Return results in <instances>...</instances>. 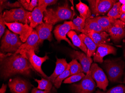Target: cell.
Segmentation results:
<instances>
[{
    "label": "cell",
    "instance_id": "obj_17",
    "mask_svg": "<svg viewBox=\"0 0 125 93\" xmlns=\"http://www.w3.org/2000/svg\"><path fill=\"white\" fill-rule=\"evenodd\" d=\"M71 57L73 59L79 61L83 67L84 73L87 74L90 71V68L93 63L91 57L87 56L85 53L74 50L71 52Z\"/></svg>",
    "mask_w": 125,
    "mask_h": 93
},
{
    "label": "cell",
    "instance_id": "obj_22",
    "mask_svg": "<svg viewBox=\"0 0 125 93\" xmlns=\"http://www.w3.org/2000/svg\"><path fill=\"white\" fill-rule=\"evenodd\" d=\"M82 42L86 45L87 49V56L89 57L93 56L95 53L98 46L90 38L83 33L81 34L78 35Z\"/></svg>",
    "mask_w": 125,
    "mask_h": 93
},
{
    "label": "cell",
    "instance_id": "obj_25",
    "mask_svg": "<svg viewBox=\"0 0 125 93\" xmlns=\"http://www.w3.org/2000/svg\"><path fill=\"white\" fill-rule=\"evenodd\" d=\"M76 8L80 14V17L86 20L92 17V12L89 7L86 4L79 0V3L76 4Z\"/></svg>",
    "mask_w": 125,
    "mask_h": 93
},
{
    "label": "cell",
    "instance_id": "obj_31",
    "mask_svg": "<svg viewBox=\"0 0 125 93\" xmlns=\"http://www.w3.org/2000/svg\"><path fill=\"white\" fill-rule=\"evenodd\" d=\"M0 14H2V11L5 9H10L17 7H21V4L19 1H17L14 3H10L7 0H0Z\"/></svg>",
    "mask_w": 125,
    "mask_h": 93
},
{
    "label": "cell",
    "instance_id": "obj_27",
    "mask_svg": "<svg viewBox=\"0 0 125 93\" xmlns=\"http://www.w3.org/2000/svg\"><path fill=\"white\" fill-rule=\"evenodd\" d=\"M69 65L70 66V76L83 73L82 65L76 59H72Z\"/></svg>",
    "mask_w": 125,
    "mask_h": 93
},
{
    "label": "cell",
    "instance_id": "obj_1",
    "mask_svg": "<svg viewBox=\"0 0 125 93\" xmlns=\"http://www.w3.org/2000/svg\"><path fill=\"white\" fill-rule=\"evenodd\" d=\"M2 76L4 79L17 74L30 76L31 69L34 70L27 58L20 54H13L1 61Z\"/></svg>",
    "mask_w": 125,
    "mask_h": 93
},
{
    "label": "cell",
    "instance_id": "obj_15",
    "mask_svg": "<svg viewBox=\"0 0 125 93\" xmlns=\"http://www.w3.org/2000/svg\"><path fill=\"white\" fill-rule=\"evenodd\" d=\"M116 48L110 45L102 44L98 46L95 54L93 56V60L95 62L102 63L104 62L103 58L110 54L115 55Z\"/></svg>",
    "mask_w": 125,
    "mask_h": 93
},
{
    "label": "cell",
    "instance_id": "obj_42",
    "mask_svg": "<svg viewBox=\"0 0 125 93\" xmlns=\"http://www.w3.org/2000/svg\"><path fill=\"white\" fill-rule=\"evenodd\" d=\"M124 44V57L125 59V39H124L123 40Z\"/></svg>",
    "mask_w": 125,
    "mask_h": 93
},
{
    "label": "cell",
    "instance_id": "obj_23",
    "mask_svg": "<svg viewBox=\"0 0 125 93\" xmlns=\"http://www.w3.org/2000/svg\"><path fill=\"white\" fill-rule=\"evenodd\" d=\"M67 35L71 40L74 46L80 49L87 55L88 50L87 47L82 42L76 33L74 31L71 30L67 33Z\"/></svg>",
    "mask_w": 125,
    "mask_h": 93
},
{
    "label": "cell",
    "instance_id": "obj_35",
    "mask_svg": "<svg viewBox=\"0 0 125 93\" xmlns=\"http://www.w3.org/2000/svg\"><path fill=\"white\" fill-rule=\"evenodd\" d=\"M57 0H39L38 6L41 5L48 6L54 5L57 2Z\"/></svg>",
    "mask_w": 125,
    "mask_h": 93
},
{
    "label": "cell",
    "instance_id": "obj_44",
    "mask_svg": "<svg viewBox=\"0 0 125 93\" xmlns=\"http://www.w3.org/2000/svg\"><path fill=\"white\" fill-rule=\"evenodd\" d=\"M123 83L124 84H125V73H124V78L123 82Z\"/></svg>",
    "mask_w": 125,
    "mask_h": 93
},
{
    "label": "cell",
    "instance_id": "obj_28",
    "mask_svg": "<svg viewBox=\"0 0 125 93\" xmlns=\"http://www.w3.org/2000/svg\"><path fill=\"white\" fill-rule=\"evenodd\" d=\"M35 81L38 83L37 88L42 90L50 91L52 88V84L50 80L42 78L41 80L34 79Z\"/></svg>",
    "mask_w": 125,
    "mask_h": 93
},
{
    "label": "cell",
    "instance_id": "obj_26",
    "mask_svg": "<svg viewBox=\"0 0 125 93\" xmlns=\"http://www.w3.org/2000/svg\"><path fill=\"white\" fill-rule=\"evenodd\" d=\"M121 5L122 4L119 1L116 2L107 13V16L114 19H120L123 14L121 10Z\"/></svg>",
    "mask_w": 125,
    "mask_h": 93
},
{
    "label": "cell",
    "instance_id": "obj_5",
    "mask_svg": "<svg viewBox=\"0 0 125 93\" xmlns=\"http://www.w3.org/2000/svg\"><path fill=\"white\" fill-rule=\"evenodd\" d=\"M31 12L26 10L23 7L14 8L4 11L3 16L4 21L7 23L19 22L24 24L29 23V17Z\"/></svg>",
    "mask_w": 125,
    "mask_h": 93
},
{
    "label": "cell",
    "instance_id": "obj_36",
    "mask_svg": "<svg viewBox=\"0 0 125 93\" xmlns=\"http://www.w3.org/2000/svg\"><path fill=\"white\" fill-rule=\"evenodd\" d=\"M3 14L0 15V38H1L5 33L6 29Z\"/></svg>",
    "mask_w": 125,
    "mask_h": 93
},
{
    "label": "cell",
    "instance_id": "obj_16",
    "mask_svg": "<svg viewBox=\"0 0 125 93\" xmlns=\"http://www.w3.org/2000/svg\"><path fill=\"white\" fill-rule=\"evenodd\" d=\"M47 6L41 5L36 7L31 12L29 20L30 26L31 28H36L37 26L42 24L43 18V13L47 9Z\"/></svg>",
    "mask_w": 125,
    "mask_h": 93
},
{
    "label": "cell",
    "instance_id": "obj_38",
    "mask_svg": "<svg viewBox=\"0 0 125 93\" xmlns=\"http://www.w3.org/2000/svg\"><path fill=\"white\" fill-rule=\"evenodd\" d=\"M13 54L11 53H8L7 54H5L3 53L0 52V62L2 61L3 59H5V58L9 56H11Z\"/></svg>",
    "mask_w": 125,
    "mask_h": 93
},
{
    "label": "cell",
    "instance_id": "obj_30",
    "mask_svg": "<svg viewBox=\"0 0 125 93\" xmlns=\"http://www.w3.org/2000/svg\"><path fill=\"white\" fill-rule=\"evenodd\" d=\"M19 2L21 4L22 7L27 10L32 11L38 5L39 0H20Z\"/></svg>",
    "mask_w": 125,
    "mask_h": 93
},
{
    "label": "cell",
    "instance_id": "obj_21",
    "mask_svg": "<svg viewBox=\"0 0 125 93\" xmlns=\"http://www.w3.org/2000/svg\"><path fill=\"white\" fill-rule=\"evenodd\" d=\"M94 31L101 32L104 31L103 29L99 25L94 17H91L85 20V28L83 29V34L87 35L89 32Z\"/></svg>",
    "mask_w": 125,
    "mask_h": 93
},
{
    "label": "cell",
    "instance_id": "obj_14",
    "mask_svg": "<svg viewBox=\"0 0 125 93\" xmlns=\"http://www.w3.org/2000/svg\"><path fill=\"white\" fill-rule=\"evenodd\" d=\"M8 84L12 93H28L31 88L27 81L18 77L10 79Z\"/></svg>",
    "mask_w": 125,
    "mask_h": 93
},
{
    "label": "cell",
    "instance_id": "obj_3",
    "mask_svg": "<svg viewBox=\"0 0 125 93\" xmlns=\"http://www.w3.org/2000/svg\"><path fill=\"white\" fill-rule=\"evenodd\" d=\"M103 66L111 82L122 83L125 63L121 58L106 59L104 61Z\"/></svg>",
    "mask_w": 125,
    "mask_h": 93
},
{
    "label": "cell",
    "instance_id": "obj_20",
    "mask_svg": "<svg viewBox=\"0 0 125 93\" xmlns=\"http://www.w3.org/2000/svg\"><path fill=\"white\" fill-rule=\"evenodd\" d=\"M56 66L54 72L48 77V80L52 84H54L56 78L66 70L69 65L66 59H58L57 57H56Z\"/></svg>",
    "mask_w": 125,
    "mask_h": 93
},
{
    "label": "cell",
    "instance_id": "obj_8",
    "mask_svg": "<svg viewBox=\"0 0 125 93\" xmlns=\"http://www.w3.org/2000/svg\"><path fill=\"white\" fill-rule=\"evenodd\" d=\"M72 86L76 93H93L96 87L91 71L86 74L80 83L74 84Z\"/></svg>",
    "mask_w": 125,
    "mask_h": 93
},
{
    "label": "cell",
    "instance_id": "obj_37",
    "mask_svg": "<svg viewBox=\"0 0 125 93\" xmlns=\"http://www.w3.org/2000/svg\"><path fill=\"white\" fill-rule=\"evenodd\" d=\"M31 93H51V92L50 91H43L37 88H34L32 89Z\"/></svg>",
    "mask_w": 125,
    "mask_h": 93
},
{
    "label": "cell",
    "instance_id": "obj_10",
    "mask_svg": "<svg viewBox=\"0 0 125 93\" xmlns=\"http://www.w3.org/2000/svg\"><path fill=\"white\" fill-rule=\"evenodd\" d=\"M92 77L96 82L97 86L103 91H106L107 87L108 85L109 82L103 70L95 63H93L90 68Z\"/></svg>",
    "mask_w": 125,
    "mask_h": 93
},
{
    "label": "cell",
    "instance_id": "obj_4",
    "mask_svg": "<svg viewBox=\"0 0 125 93\" xmlns=\"http://www.w3.org/2000/svg\"><path fill=\"white\" fill-rule=\"evenodd\" d=\"M22 43L18 34L7 30L1 41L0 52L15 53Z\"/></svg>",
    "mask_w": 125,
    "mask_h": 93
},
{
    "label": "cell",
    "instance_id": "obj_18",
    "mask_svg": "<svg viewBox=\"0 0 125 93\" xmlns=\"http://www.w3.org/2000/svg\"><path fill=\"white\" fill-rule=\"evenodd\" d=\"M52 28L53 25L46 23L39 25L36 27V31L39 38V45L42 44L45 40H48L50 42L52 41Z\"/></svg>",
    "mask_w": 125,
    "mask_h": 93
},
{
    "label": "cell",
    "instance_id": "obj_43",
    "mask_svg": "<svg viewBox=\"0 0 125 93\" xmlns=\"http://www.w3.org/2000/svg\"><path fill=\"white\" fill-rule=\"evenodd\" d=\"M119 2L121 3L122 5L125 4V0H119Z\"/></svg>",
    "mask_w": 125,
    "mask_h": 93
},
{
    "label": "cell",
    "instance_id": "obj_29",
    "mask_svg": "<svg viewBox=\"0 0 125 93\" xmlns=\"http://www.w3.org/2000/svg\"><path fill=\"white\" fill-rule=\"evenodd\" d=\"M69 76H70V66L69 65H68V67L66 70L59 76L55 80L53 84L55 88H60L62 81Z\"/></svg>",
    "mask_w": 125,
    "mask_h": 93
},
{
    "label": "cell",
    "instance_id": "obj_6",
    "mask_svg": "<svg viewBox=\"0 0 125 93\" xmlns=\"http://www.w3.org/2000/svg\"><path fill=\"white\" fill-rule=\"evenodd\" d=\"M87 1L93 14L96 17L107 14L117 2L115 0H88Z\"/></svg>",
    "mask_w": 125,
    "mask_h": 93
},
{
    "label": "cell",
    "instance_id": "obj_9",
    "mask_svg": "<svg viewBox=\"0 0 125 93\" xmlns=\"http://www.w3.org/2000/svg\"><path fill=\"white\" fill-rule=\"evenodd\" d=\"M5 24L10 31L19 35L20 39L23 42L26 41L33 30L28 24H23L19 22L7 23L5 22Z\"/></svg>",
    "mask_w": 125,
    "mask_h": 93
},
{
    "label": "cell",
    "instance_id": "obj_11",
    "mask_svg": "<svg viewBox=\"0 0 125 93\" xmlns=\"http://www.w3.org/2000/svg\"><path fill=\"white\" fill-rule=\"evenodd\" d=\"M26 57L34 70L42 76L45 79L48 80L49 77L45 74L42 69L43 63L49 59V57L47 54L43 57H40L35 54V50L31 49L27 53Z\"/></svg>",
    "mask_w": 125,
    "mask_h": 93
},
{
    "label": "cell",
    "instance_id": "obj_32",
    "mask_svg": "<svg viewBox=\"0 0 125 93\" xmlns=\"http://www.w3.org/2000/svg\"><path fill=\"white\" fill-rule=\"evenodd\" d=\"M72 22L75 27V31L83 33L85 24V20L83 19L80 17H77L73 20Z\"/></svg>",
    "mask_w": 125,
    "mask_h": 93
},
{
    "label": "cell",
    "instance_id": "obj_34",
    "mask_svg": "<svg viewBox=\"0 0 125 93\" xmlns=\"http://www.w3.org/2000/svg\"><path fill=\"white\" fill-rule=\"evenodd\" d=\"M95 93H125V86L123 85H118L110 89L106 92L98 90Z\"/></svg>",
    "mask_w": 125,
    "mask_h": 93
},
{
    "label": "cell",
    "instance_id": "obj_24",
    "mask_svg": "<svg viewBox=\"0 0 125 93\" xmlns=\"http://www.w3.org/2000/svg\"><path fill=\"white\" fill-rule=\"evenodd\" d=\"M94 18L104 31L106 32H107L116 20L108 16H97Z\"/></svg>",
    "mask_w": 125,
    "mask_h": 93
},
{
    "label": "cell",
    "instance_id": "obj_12",
    "mask_svg": "<svg viewBox=\"0 0 125 93\" xmlns=\"http://www.w3.org/2000/svg\"><path fill=\"white\" fill-rule=\"evenodd\" d=\"M39 38L36 31L33 30L31 34L27 38L25 43H23L21 45L19 50L14 54H20L27 58L26 53L28 51L31 49L37 51L39 45Z\"/></svg>",
    "mask_w": 125,
    "mask_h": 93
},
{
    "label": "cell",
    "instance_id": "obj_33",
    "mask_svg": "<svg viewBox=\"0 0 125 93\" xmlns=\"http://www.w3.org/2000/svg\"><path fill=\"white\" fill-rule=\"evenodd\" d=\"M85 76V75L84 73L73 75L65 79L63 83L64 84H72L78 82L82 80Z\"/></svg>",
    "mask_w": 125,
    "mask_h": 93
},
{
    "label": "cell",
    "instance_id": "obj_13",
    "mask_svg": "<svg viewBox=\"0 0 125 93\" xmlns=\"http://www.w3.org/2000/svg\"><path fill=\"white\" fill-rule=\"evenodd\" d=\"M111 39L115 43H118L125 38V25L120 19H116L114 24L109 29Z\"/></svg>",
    "mask_w": 125,
    "mask_h": 93
},
{
    "label": "cell",
    "instance_id": "obj_7",
    "mask_svg": "<svg viewBox=\"0 0 125 93\" xmlns=\"http://www.w3.org/2000/svg\"><path fill=\"white\" fill-rule=\"evenodd\" d=\"M73 30H76V28L72 21H66L63 24H60L55 27L54 31V35L57 42L59 43L62 40L65 41L73 49H76V47L74 46L66 37L67 33L70 31Z\"/></svg>",
    "mask_w": 125,
    "mask_h": 93
},
{
    "label": "cell",
    "instance_id": "obj_40",
    "mask_svg": "<svg viewBox=\"0 0 125 93\" xmlns=\"http://www.w3.org/2000/svg\"><path fill=\"white\" fill-rule=\"evenodd\" d=\"M120 20L124 23L125 25V14H123L120 19Z\"/></svg>",
    "mask_w": 125,
    "mask_h": 93
},
{
    "label": "cell",
    "instance_id": "obj_41",
    "mask_svg": "<svg viewBox=\"0 0 125 93\" xmlns=\"http://www.w3.org/2000/svg\"><path fill=\"white\" fill-rule=\"evenodd\" d=\"M121 10L123 14H125V4H123L121 5Z\"/></svg>",
    "mask_w": 125,
    "mask_h": 93
},
{
    "label": "cell",
    "instance_id": "obj_39",
    "mask_svg": "<svg viewBox=\"0 0 125 93\" xmlns=\"http://www.w3.org/2000/svg\"><path fill=\"white\" fill-rule=\"evenodd\" d=\"M7 88V85L3 84L2 85V87L0 89V93H5Z\"/></svg>",
    "mask_w": 125,
    "mask_h": 93
},
{
    "label": "cell",
    "instance_id": "obj_2",
    "mask_svg": "<svg viewBox=\"0 0 125 93\" xmlns=\"http://www.w3.org/2000/svg\"><path fill=\"white\" fill-rule=\"evenodd\" d=\"M43 15V20L45 23L53 25L61 21L72 19L74 13L66 1L64 5L56 9H47L44 12Z\"/></svg>",
    "mask_w": 125,
    "mask_h": 93
},
{
    "label": "cell",
    "instance_id": "obj_19",
    "mask_svg": "<svg viewBox=\"0 0 125 93\" xmlns=\"http://www.w3.org/2000/svg\"><path fill=\"white\" fill-rule=\"evenodd\" d=\"M90 38L97 46L102 44H112L111 42V38L109 34L105 31L95 32L91 31L87 35Z\"/></svg>",
    "mask_w": 125,
    "mask_h": 93
}]
</instances>
